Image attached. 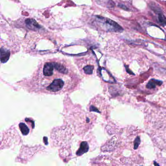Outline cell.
Listing matches in <instances>:
<instances>
[{
    "label": "cell",
    "instance_id": "6da1fadb",
    "mask_svg": "<svg viewBox=\"0 0 166 166\" xmlns=\"http://www.w3.org/2000/svg\"><path fill=\"white\" fill-rule=\"evenodd\" d=\"M55 73L54 62L45 64L42 74L37 75L38 85L49 92H63L66 90V84L71 83V76L68 75L69 72H61L59 75Z\"/></svg>",
    "mask_w": 166,
    "mask_h": 166
},
{
    "label": "cell",
    "instance_id": "7a4b0ae2",
    "mask_svg": "<svg viewBox=\"0 0 166 166\" xmlns=\"http://www.w3.org/2000/svg\"><path fill=\"white\" fill-rule=\"evenodd\" d=\"M97 17L100 22L103 24L104 26L108 31L117 32H121L123 31L122 27L113 20L100 16H97Z\"/></svg>",
    "mask_w": 166,
    "mask_h": 166
},
{
    "label": "cell",
    "instance_id": "3957f363",
    "mask_svg": "<svg viewBox=\"0 0 166 166\" xmlns=\"http://www.w3.org/2000/svg\"><path fill=\"white\" fill-rule=\"evenodd\" d=\"M26 24L27 27L34 31H37L40 29L42 27L33 19H27L26 20Z\"/></svg>",
    "mask_w": 166,
    "mask_h": 166
},
{
    "label": "cell",
    "instance_id": "277c9868",
    "mask_svg": "<svg viewBox=\"0 0 166 166\" xmlns=\"http://www.w3.org/2000/svg\"><path fill=\"white\" fill-rule=\"evenodd\" d=\"M10 55V51L5 48L0 49V61L1 63H6L9 59Z\"/></svg>",
    "mask_w": 166,
    "mask_h": 166
},
{
    "label": "cell",
    "instance_id": "5b68a950",
    "mask_svg": "<svg viewBox=\"0 0 166 166\" xmlns=\"http://www.w3.org/2000/svg\"><path fill=\"white\" fill-rule=\"evenodd\" d=\"M163 82L161 80L152 78L147 83L146 87L148 89H154L157 86H160L162 84Z\"/></svg>",
    "mask_w": 166,
    "mask_h": 166
},
{
    "label": "cell",
    "instance_id": "8992f818",
    "mask_svg": "<svg viewBox=\"0 0 166 166\" xmlns=\"http://www.w3.org/2000/svg\"><path fill=\"white\" fill-rule=\"evenodd\" d=\"M158 16V23L162 26H166V17L163 14L161 11L156 13Z\"/></svg>",
    "mask_w": 166,
    "mask_h": 166
},
{
    "label": "cell",
    "instance_id": "52a82bcc",
    "mask_svg": "<svg viewBox=\"0 0 166 166\" xmlns=\"http://www.w3.org/2000/svg\"><path fill=\"white\" fill-rule=\"evenodd\" d=\"M88 150V146L86 142H82L81 144L80 147L78 150V151L77 153V155H81L87 152Z\"/></svg>",
    "mask_w": 166,
    "mask_h": 166
},
{
    "label": "cell",
    "instance_id": "ba28073f",
    "mask_svg": "<svg viewBox=\"0 0 166 166\" xmlns=\"http://www.w3.org/2000/svg\"><path fill=\"white\" fill-rule=\"evenodd\" d=\"M19 126L21 132L24 135H26L28 134L29 132V129L28 128L27 126L25 123H21L19 125Z\"/></svg>",
    "mask_w": 166,
    "mask_h": 166
},
{
    "label": "cell",
    "instance_id": "9c48e42d",
    "mask_svg": "<svg viewBox=\"0 0 166 166\" xmlns=\"http://www.w3.org/2000/svg\"><path fill=\"white\" fill-rule=\"evenodd\" d=\"M94 67L92 65H87L83 68L84 72L85 74L88 75H90L93 73V69Z\"/></svg>",
    "mask_w": 166,
    "mask_h": 166
},
{
    "label": "cell",
    "instance_id": "30bf717a",
    "mask_svg": "<svg viewBox=\"0 0 166 166\" xmlns=\"http://www.w3.org/2000/svg\"><path fill=\"white\" fill-rule=\"evenodd\" d=\"M141 142V140H140V138L139 136H137L134 141V145H133V149L134 150H136L138 146H139Z\"/></svg>",
    "mask_w": 166,
    "mask_h": 166
},
{
    "label": "cell",
    "instance_id": "8fae6325",
    "mask_svg": "<svg viewBox=\"0 0 166 166\" xmlns=\"http://www.w3.org/2000/svg\"><path fill=\"white\" fill-rule=\"evenodd\" d=\"M118 6H119L120 8H121L122 9H123L124 10H128V8L125 6L124 5V4H119L118 5Z\"/></svg>",
    "mask_w": 166,
    "mask_h": 166
},
{
    "label": "cell",
    "instance_id": "7c38bea8",
    "mask_svg": "<svg viewBox=\"0 0 166 166\" xmlns=\"http://www.w3.org/2000/svg\"><path fill=\"white\" fill-rule=\"evenodd\" d=\"M125 67H126V71H127V72L128 73H129V74H132V75H134V74L133 73V72L131 71H130V70H129V68H128V66H126V65H125Z\"/></svg>",
    "mask_w": 166,
    "mask_h": 166
},
{
    "label": "cell",
    "instance_id": "4fadbf2b",
    "mask_svg": "<svg viewBox=\"0 0 166 166\" xmlns=\"http://www.w3.org/2000/svg\"><path fill=\"white\" fill-rule=\"evenodd\" d=\"M154 165H158V166L159 165L158 164H156V163H155V162H154Z\"/></svg>",
    "mask_w": 166,
    "mask_h": 166
}]
</instances>
